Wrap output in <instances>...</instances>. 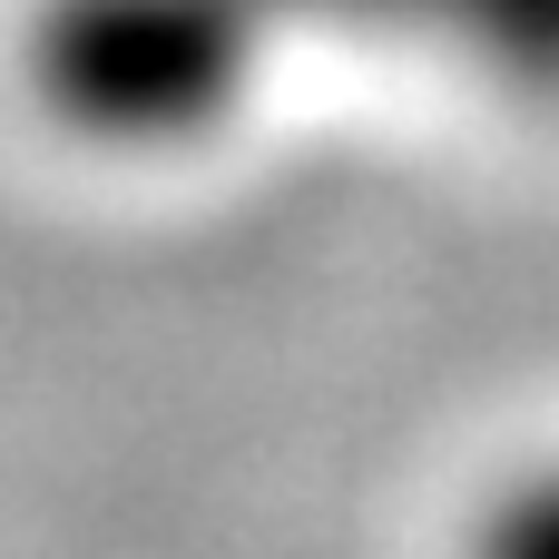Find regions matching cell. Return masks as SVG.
Wrapping results in <instances>:
<instances>
[{
	"mask_svg": "<svg viewBox=\"0 0 559 559\" xmlns=\"http://www.w3.org/2000/svg\"><path fill=\"white\" fill-rule=\"evenodd\" d=\"M462 559H559V452L501 472V481L472 501Z\"/></svg>",
	"mask_w": 559,
	"mask_h": 559,
	"instance_id": "obj_3",
	"label": "cell"
},
{
	"mask_svg": "<svg viewBox=\"0 0 559 559\" xmlns=\"http://www.w3.org/2000/svg\"><path fill=\"white\" fill-rule=\"evenodd\" d=\"M285 39H354L462 88L559 108V0H265Z\"/></svg>",
	"mask_w": 559,
	"mask_h": 559,
	"instance_id": "obj_2",
	"label": "cell"
},
{
	"mask_svg": "<svg viewBox=\"0 0 559 559\" xmlns=\"http://www.w3.org/2000/svg\"><path fill=\"white\" fill-rule=\"evenodd\" d=\"M265 0H20L10 79L88 157H197L275 79Z\"/></svg>",
	"mask_w": 559,
	"mask_h": 559,
	"instance_id": "obj_1",
	"label": "cell"
}]
</instances>
